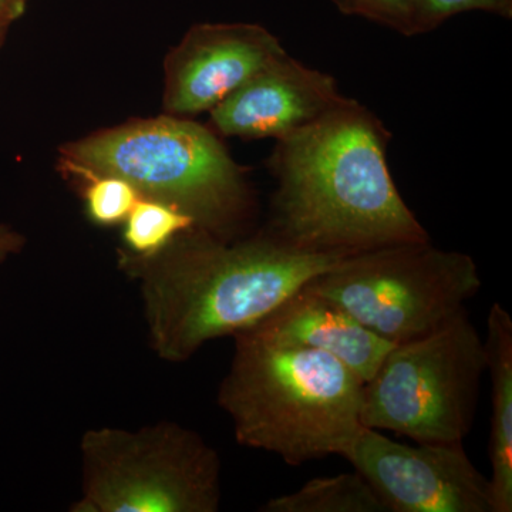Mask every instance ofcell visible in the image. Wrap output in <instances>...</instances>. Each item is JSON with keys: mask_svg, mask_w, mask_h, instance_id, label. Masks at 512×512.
<instances>
[{"mask_svg": "<svg viewBox=\"0 0 512 512\" xmlns=\"http://www.w3.org/2000/svg\"><path fill=\"white\" fill-rule=\"evenodd\" d=\"M59 167L74 181L114 175L140 197L165 202L221 239L244 237L255 201L245 170L220 136L190 117L127 121L60 147Z\"/></svg>", "mask_w": 512, "mask_h": 512, "instance_id": "cell-4", "label": "cell"}, {"mask_svg": "<svg viewBox=\"0 0 512 512\" xmlns=\"http://www.w3.org/2000/svg\"><path fill=\"white\" fill-rule=\"evenodd\" d=\"M82 494L72 512H215L221 458L171 421L137 431L101 427L80 441Z\"/></svg>", "mask_w": 512, "mask_h": 512, "instance_id": "cell-6", "label": "cell"}, {"mask_svg": "<svg viewBox=\"0 0 512 512\" xmlns=\"http://www.w3.org/2000/svg\"><path fill=\"white\" fill-rule=\"evenodd\" d=\"M485 372L484 339L464 309L429 335L393 346L363 384L362 426L416 443H463Z\"/></svg>", "mask_w": 512, "mask_h": 512, "instance_id": "cell-5", "label": "cell"}, {"mask_svg": "<svg viewBox=\"0 0 512 512\" xmlns=\"http://www.w3.org/2000/svg\"><path fill=\"white\" fill-rule=\"evenodd\" d=\"M28 0H0V16L15 22L26 12Z\"/></svg>", "mask_w": 512, "mask_h": 512, "instance_id": "cell-19", "label": "cell"}, {"mask_svg": "<svg viewBox=\"0 0 512 512\" xmlns=\"http://www.w3.org/2000/svg\"><path fill=\"white\" fill-rule=\"evenodd\" d=\"M470 10L511 18L512 0H410L407 37L431 32L447 19Z\"/></svg>", "mask_w": 512, "mask_h": 512, "instance_id": "cell-16", "label": "cell"}, {"mask_svg": "<svg viewBox=\"0 0 512 512\" xmlns=\"http://www.w3.org/2000/svg\"><path fill=\"white\" fill-rule=\"evenodd\" d=\"M244 332L275 345L318 350L339 360L363 383L376 375L394 346L306 286Z\"/></svg>", "mask_w": 512, "mask_h": 512, "instance_id": "cell-11", "label": "cell"}, {"mask_svg": "<svg viewBox=\"0 0 512 512\" xmlns=\"http://www.w3.org/2000/svg\"><path fill=\"white\" fill-rule=\"evenodd\" d=\"M286 55L278 37L254 23L192 26L164 62L163 107L167 114L205 113Z\"/></svg>", "mask_w": 512, "mask_h": 512, "instance_id": "cell-9", "label": "cell"}, {"mask_svg": "<svg viewBox=\"0 0 512 512\" xmlns=\"http://www.w3.org/2000/svg\"><path fill=\"white\" fill-rule=\"evenodd\" d=\"M343 258L302 251L268 228L221 239L194 227L154 255L117 251L140 289L151 349L170 363L251 328Z\"/></svg>", "mask_w": 512, "mask_h": 512, "instance_id": "cell-1", "label": "cell"}, {"mask_svg": "<svg viewBox=\"0 0 512 512\" xmlns=\"http://www.w3.org/2000/svg\"><path fill=\"white\" fill-rule=\"evenodd\" d=\"M264 512H389L379 495L357 471L313 478L292 494L262 505Z\"/></svg>", "mask_w": 512, "mask_h": 512, "instance_id": "cell-13", "label": "cell"}, {"mask_svg": "<svg viewBox=\"0 0 512 512\" xmlns=\"http://www.w3.org/2000/svg\"><path fill=\"white\" fill-rule=\"evenodd\" d=\"M194 227V221L177 208L141 197L123 222L121 249L138 256L154 255L185 229Z\"/></svg>", "mask_w": 512, "mask_h": 512, "instance_id": "cell-14", "label": "cell"}, {"mask_svg": "<svg viewBox=\"0 0 512 512\" xmlns=\"http://www.w3.org/2000/svg\"><path fill=\"white\" fill-rule=\"evenodd\" d=\"M343 457L389 512H494L490 478L463 443L409 446L362 426Z\"/></svg>", "mask_w": 512, "mask_h": 512, "instance_id": "cell-8", "label": "cell"}, {"mask_svg": "<svg viewBox=\"0 0 512 512\" xmlns=\"http://www.w3.org/2000/svg\"><path fill=\"white\" fill-rule=\"evenodd\" d=\"M87 218L99 227L123 225L140 200L136 188L114 175H86L77 178Z\"/></svg>", "mask_w": 512, "mask_h": 512, "instance_id": "cell-15", "label": "cell"}, {"mask_svg": "<svg viewBox=\"0 0 512 512\" xmlns=\"http://www.w3.org/2000/svg\"><path fill=\"white\" fill-rule=\"evenodd\" d=\"M10 25H12V22H10L9 19L0 16V47H2L3 42H5L6 33H8Z\"/></svg>", "mask_w": 512, "mask_h": 512, "instance_id": "cell-20", "label": "cell"}, {"mask_svg": "<svg viewBox=\"0 0 512 512\" xmlns=\"http://www.w3.org/2000/svg\"><path fill=\"white\" fill-rule=\"evenodd\" d=\"M25 245L26 238L20 232L8 225H0V264L8 261L10 256L20 254Z\"/></svg>", "mask_w": 512, "mask_h": 512, "instance_id": "cell-18", "label": "cell"}, {"mask_svg": "<svg viewBox=\"0 0 512 512\" xmlns=\"http://www.w3.org/2000/svg\"><path fill=\"white\" fill-rule=\"evenodd\" d=\"M389 140L382 121L352 99L278 140L271 158L278 187L266 228L313 254L430 241L394 184Z\"/></svg>", "mask_w": 512, "mask_h": 512, "instance_id": "cell-2", "label": "cell"}, {"mask_svg": "<svg viewBox=\"0 0 512 512\" xmlns=\"http://www.w3.org/2000/svg\"><path fill=\"white\" fill-rule=\"evenodd\" d=\"M349 16H360L407 36L410 0H332Z\"/></svg>", "mask_w": 512, "mask_h": 512, "instance_id": "cell-17", "label": "cell"}, {"mask_svg": "<svg viewBox=\"0 0 512 512\" xmlns=\"http://www.w3.org/2000/svg\"><path fill=\"white\" fill-rule=\"evenodd\" d=\"M491 377V495L494 512L512 511V319L500 303L491 306L484 339Z\"/></svg>", "mask_w": 512, "mask_h": 512, "instance_id": "cell-12", "label": "cell"}, {"mask_svg": "<svg viewBox=\"0 0 512 512\" xmlns=\"http://www.w3.org/2000/svg\"><path fill=\"white\" fill-rule=\"evenodd\" d=\"M218 404L241 446L288 466L342 456L362 427L363 383L343 363L313 349L234 336Z\"/></svg>", "mask_w": 512, "mask_h": 512, "instance_id": "cell-3", "label": "cell"}, {"mask_svg": "<svg viewBox=\"0 0 512 512\" xmlns=\"http://www.w3.org/2000/svg\"><path fill=\"white\" fill-rule=\"evenodd\" d=\"M348 100L332 76L286 53L210 111L211 130L224 137L278 141Z\"/></svg>", "mask_w": 512, "mask_h": 512, "instance_id": "cell-10", "label": "cell"}, {"mask_svg": "<svg viewBox=\"0 0 512 512\" xmlns=\"http://www.w3.org/2000/svg\"><path fill=\"white\" fill-rule=\"evenodd\" d=\"M305 286L399 345L456 318L480 291L481 278L470 255L423 241L345 256Z\"/></svg>", "mask_w": 512, "mask_h": 512, "instance_id": "cell-7", "label": "cell"}]
</instances>
